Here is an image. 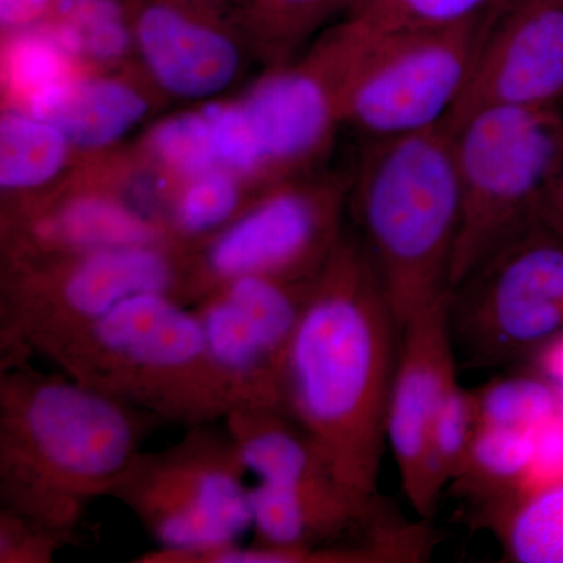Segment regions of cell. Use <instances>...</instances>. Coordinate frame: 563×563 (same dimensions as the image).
<instances>
[{
    "label": "cell",
    "mask_w": 563,
    "mask_h": 563,
    "mask_svg": "<svg viewBox=\"0 0 563 563\" xmlns=\"http://www.w3.org/2000/svg\"><path fill=\"white\" fill-rule=\"evenodd\" d=\"M401 328L355 236L318 274L288 351L284 409L309 433L336 483L376 503Z\"/></svg>",
    "instance_id": "6da1fadb"
},
{
    "label": "cell",
    "mask_w": 563,
    "mask_h": 563,
    "mask_svg": "<svg viewBox=\"0 0 563 563\" xmlns=\"http://www.w3.org/2000/svg\"><path fill=\"white\" fill-rule=\"evenodd\" d=\"M158 424L65 373L0 369V507L74 536Z\"/></svg>",
    "instance_id": "7a4b0ae2"
},
{
    "label": "cell",
    "mask_w": 563,
    "mask_h": 563,
    "mask_svg": "<svg viewBox=\"0 0 563 563\" xmlns=\"http://www.w3.org/2000/svg\"><path fill=\"white\" fill-rule=\"evenodd\" d=\"M357 242L399 328L451 295L459 224L453 139L446 125L369 140L351 187Z\"/></svg>",
    "instance_id": "3957f363"
},
{
    "label": "cell",
    "mask_w": 563,
    "mask_h": 563,
    "mask_svg": "<svg viewBox=\"0 0 563 563\" xmlns=\"http://www.w3.org/2000/svg\"><path fill=\"white\" fill-rule=\"evenodd\" d=\"M40 355L70 379L166 424H214L244 406L211 357L195 310L166 292L125 299Z\"/></svg>",
    "instance_id": "277c9868"
},
{
    "label": "cell",
    "mask_w": 563,
    "mask_h": 563,
    "mask_svg": "<svg viewBox=\"0 0 563 563\" xmlns=\"http://www.w3.org/2000/svg\"><path fill=\"white\" fill-rule=\"evenodd\" d=\"M448 129L461 202L453 291L542 224L563 165V114L559 106L485 107Z\"/></svg>",
    "instance_id": "5b68a950"
},
{
    "label": "cell",
    "mask_w": 563,
    "mask_h": 563,
    "mask_svg": "<svg viewBox=\"0 0 563 563\" xmlns=\"http://www.w3.org/2000/svg\"><path fill=\"white\" fill-rule=\"evenodd\" d=\"M187 258L177 244L5 257L0 369L31 362L133 296L166 292L179 301Z\"/></svg>",
    "instance_id": "8992f818"
},
{
    "label": "cell",
    "mask_w": 563,
    "mask_h": 563,
    "mask_svg": "<svg viewBox=\"0 0 563 563\" xmlns=\"http://www.w3.org/2000/svg\"><path fill=\"white\" fill-rule=\"evenodd\" d=\"M247 474L224 424L195 426L172 446L140 451L110 498L135 515L158 550H210L251 531Z\"/></svg>",
    "instance_id": "52a82bcc"
},
{
    "label": "cell",
    "mask_w": 563,
    "mask_h": 563,
    "mask_svg": "<svg viewBox=\"0 0 563 563\" xmlns=\"http://www.w3.org/2000/svg\"><path fill=\"white\" fill-rule=\"evenodd\" d=\"M501 2L453 27L374 32L361 25V51L344 90V121L368 140L446 124L468 88Z\"/></svg>",
    "instance_id": "ba28073f"
},
{
    "label": "cell",
    "mask_w": 563,
    "mask_h": 563,
    "mask_svg": "<svg viewBox=\"0 0 563 563\" xmlns=\"http://www.w3.org/2000/svg\"><path fill=\"white\" fill-rule=\"evenodd\" d=\"M335 184L284 181L190 250L179 301L192 306L240 277L312 282L344 236Z\"/></svg>",
    "instance_id": "9c48e42d"
},
{
    "label": "cell",
    "mask_w": 563,
    "mask_h": 563,
    "mask_svg": "<svg viewBox=\"0 0 563 563\" xmlns=\"http://www.w3.org/2000/svg\"><path fill=\"white\" fill-rule=\"evenodd\" d=\"M454 347L488 365L542 350L563 332V242L543 224L451 291Z\"/></svg>",
    "instance_id": "30bf717a"
},
{
    "label": "cell",
    "mask_w": 563,
    "mask_h": 563,
    "mask_svg": "<svg viewBox=\"0 0 563 563\" xmlns=\"http://www.w3.org/2000/svg\"><path fill=\"white\" fill-rule=\"evenodd\" d=\"M313 282L240 277L190 306L211 357L242 393L244 406L285 410V365Z\"/></svg>",
    "instance_id": "8fae6325"
},
{
    "label": "cell",
    "mask_w": 563,
    "mask_h": 563,
    "mask_svg": "<svg viewBox=\"0 0 563 563\" xmlns=\"http://www.w3.org/2000/svg\"><path fill=\"white\" fill-rule=\"evenodd\" d=\"M451 295L415 313L401 329V346L387 410V443L402 490L418 514L435 509L428 483V446L444 395L457 380L450 325Z\"/></svg>",
    "instance_id": "7c38bea8"
},
{
    "label": "cell",
    "mask_w": 563,
    "mask_h": 563,
    "mask_svg": "<svg viewBox=\"0 0 563 563\" xmlns=\"http://www.w3.org/2000/svg\"><path fill=\"white\" fill-rule=\"evenodd\" d=\"M563 99V0H503L453 128L495 106L554 107Z\"/></svg>",
    "instance_id": "4fadbf2b"
},
{
    "label": "cell",
    "mask_w": 563,
    "mask_h": 563,
    "mask_svg": "<svg viewBox=\"0 0 563 563\" xmlns=\"http://www.w3.org/2000/svg\"><path fill=\"white\" fill-rule=\"evenodd\" d=\"M124 7L133 44L162 90L206 99L235 79L240 52L224 24L232 0H131Z\"/></svg>",
    "instance_id": "5bb4252c"
},
{
    "label": "cell",
    "mask_w": 563,
    "mask_h": 563,
    "mask_svg": "<svg viewBox=\"0 0 563 563\" xmlns=\"http://www.w3.org/2000/svg\"><path fill=\"white\" fill-rule=\"evenodd\" d=\"M222 424L239 448L247 473L254 474L257 483L344 492L309 433L285 410L239 406L225 415Z\"/></svg>",
    "instance_id": "9a60e30c"
},
{
    "label": "cell",
    "mask_w": 563,
    "mask_h": 563,
    "mask_svg": "<svg viewBox=\"0 0 563 563\" xmlns=\"http://www.w3.org/2000/svg\"><path fill=\"white\" fill-rule=\"evenodd\" d=\"M27 110L57 124L74 147L102 150L140 124L147 101L128 81L76 74Z\"/></svg>",
    "instance_id": "2e32d148"
},
{
    "label": "cell",
    "mask_w": 563,
    "mask_h": 563,
    "mask_svg": "<svg viewBox=\"0 0 563 563\" xmlns=\"http://www.w3.org/2000/svg\"><path fill=\"white\" fill-rule=\"evenodd\" d=\"M73 144L47 118L10 109L0 120V187L3 191L40 190L60 176Z\"/></svg>",
    "instance_id": "e0dca14e"
},
{
    "label": "cell",
    "mask_w": 563,
    "mask_h": 563,
    "mask_svg": "<svg viewBox=\"0 0 563 563\" xmlns=\"http://www.w3.org/2000/svg\"><path fill=\"white\" fill-rule=\"evenodd\" d=\"M536 432L481 424L455 487L474 498L509 506L528 472Z\"/></svg>",
    "instance_id": "ac0fdd59"
},
{
    "label": "cell",
    "mask_w": 563,
    "mask_h": 563,
    "mask_svg": "<svg viewBox=\"0 0 563 563\" xmlns=\"http://www.w3.org/2000/svg\"><path fill=\"white\" fill-rule=\"evenodd\" d=\"M49 25L76 60L110 65L131 51L133 32L117 0H58Z\"/></svg>",
    "instance_id": "d6986e66"
},
{
    "label": "cell",
    "mask_w": 563,
    "mask_h": 563,
    "mask_svg": "<svg viewBox=\"0 0 563 563\" xmlns=\"http://www.w3.org/2000/svg\"><path fill=\"white\" fill-rule=\"evenodd\" d=\"M239 177L217 168L185 180L168 221L174 242L192 250L235 220L244 210Z\"/></svg>",
    "instance_id": "ffe728a7"
},
{
    "label": "cell",
    "mask_w": 563,
    "mask_h": 563,
    "mask_svg": "<svg viewBox=\"0 0 563 563\" xmlns=\"http://www.w3.org/2000/svg\"><path fill=\"white\" fill-rule=\"evenodd\" d=\"M503 531L515 562L563 563V484L509 504Z\"/></svg>",
    "instance_id": "44dd1931"
},
{
    "label": "cell",
    "mask_w": 563,
    "mask_h": 563,
    "mask_svg": "<svg viewBox=\"0 0 563 563\" xmlns=\"http://www.w3.org/2000/svg\"><path fill=\"white\" fill-rule=\"evenodd\" d=\"M479 426L476 395L455 380L440 404L429 435L428 483L435 501L446 484H453L461 474Z\"/></svg>",
    "instance_id": "7402d4cb"
},
{
    "label": "cell",
    "mask_w": 563,
    "mask_h": 563,
    "mask_svg": "<svg viewBox=\"0 0 563 563\" xmlns=\"http://www.w3.org/2000/svg\"><path fill=\"white\" fill-rule=\"evenodd\" d=\"M499 0H350L344 20L374 32L453 27L490 10Z\"/></svg>",
    "instance_id": "603a6c76"
},
{
    "label": "cell",
    "mask_w": 563,
    "mask_h": 563,
    "mask_svg": "<svg viewBox=\"0 0 563 563\" xmlns=\"http://www.w3.org/2000/svg\"><path fill=\"white\" fill-rule=\"evenodd\" d=\"M76 62L49 27L22 29L7 49V84L24 102L22 107L29 109L63 81L76 76Z\"/></svg>",
    "instance_id": "cb8c5ba5"
},
{
    "label": "cell",
    "mask_w": 563,
    "mask_h": 563,
    "mask_svg": "<svg viewBox=\"0 0 563 563\" xmlns=\"http://www.w3.org/2000/svg\"><path fill=\"white\" fill-rule=\"evenodd\" d=\"M481 424L536 432L563 406V393L544 376H510L474 391Z\"/></svg>",
    "instance_id": "d4e9b609"
},
{
    "label": "cell",
    "mask_w": 563,
    "mask_h": 563,
    "mask_svg": "<svg viewBox=\"0 0 563 563\" xmlns=\"http://www.w3.org/2000/svg\"><path fill=\"white\" fill-rule=\"evenodd\" d=\"M246 27L269 46L288 49L309 36L350 0H232Z\"/></svg>",
    "instance_id": "484cf974"
},
{
    "label": "cell",
    "mask_w": 563,
    "mask_h": 563,
    "mask_svg": "<svg viewBox=\"0 0 563 563\" xmlns=\"http://www.w3.org/2000/svg\"><path fill=\"white\" fill-rule=\"evenodd\" d=\"M150 146L163 166L185 180L221 168L207 107L162 121L151 133Z\"/></svg>",
    "instance_id": "4316f807"
},
{
    "label": "cell",
    "mask_w": 563,
    "mask_h": 563,
    "mask_svg": "<svg viewBox=\"0 0 563 563\" xmlns=\"http://www.w3.org/2000/svg\"><path fill=\"white\" fill-rule=\"evenodd\" d=\"M73 536L0 507V563H51Z\"/></svg>",
    "instance_id": "83f0119b"
},
{
    "label": "cell",
    "mask_w": 563,
    "mask_h": 563,
    "mask_svg": "<svg viewBox=\"0 0 563 563\" xmlns=\"http://www.w3.org/2000/svg\"><path fill=\"white\" fill-rule=\"evenodd\" d=\"M563 484V406L536 431L531 463L518 498Z\"/></svg>",
    "instance_id": "f1b7e54d"
},
{
    "label": "cell",
    "mask_w": 563,
    "mask_h": 563,
    "mask_svg": "<svg viewBox=\"0 0 563 563\" xmlns=\"http://www.w3.org/2000/svg\"><path fill=\"white\" fill-rule=\"evenodd\" d=\"M57 0H2V25L9 31L27 29Z\"/></svg>",
    "instance_id": "f546056e"
},
{
    "label": "cell",
    "mask_w": 563,
    "mask_h": 563,
    "mask_svg": "<svg viewBox=\"0 0 563 563\" xmlns=\"http://www.w3.org/2000/svg\"><path fill=\"white\" fill-rule=\"evenodd\" d=\"M539 363L542 376L563 393V332L540 350Z\"/></svg>",
    "instance_id": "4dcf8cb0"
},
{
    "label": "cell",
    "mask_w": 563,
    "mask_h": 563,
    "mask_svg": "<svg viewBox=\"0 0 563 563\" xmlns=\"http://www.w3.org/2000/svg\"><path fill=\"white\" fill-rule=\"evenodd\" d=\"M542 224L563 242V165L544 206Z\"/></svg>",
    "instance_id": "1f68e13d"
}]
</instances>
